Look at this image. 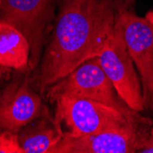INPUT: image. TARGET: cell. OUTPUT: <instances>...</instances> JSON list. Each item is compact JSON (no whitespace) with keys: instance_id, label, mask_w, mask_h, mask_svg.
<instances>
[{"instance_id":"obj_11","label":"cell","mask_w":153,"mask_h":153,"mask_svg":"<svg viewBox=\"0 0 153 153\" xmlns=\"http://www.w3.org/2000/svg\"><path fill=\"white\" fill-rule=\"evenodd\" d=\"M0 153H23L17 133L0 130Z\"/></svg>"},{"instance_id":"obj_5","label":"cell","mask_w":153,"mask_h":153,"mask_svg":"<svg viewBox=\"0 0 153 153\" xmlns=\"http://www.w3.org/2000/svg\"><path fill=\"white\" fill-rule=\"evenodd\" d=\"M57 0H0V22L19 30L29 41V68L34 70L40 62L46 35L55 20Z\"/></svg>"},{"instance_id":"obj_3","label":"cell","mask_w":153,"mask_h":153,"mask_svg":"<svg viewBox=\"0 0 153 153\" xmlns=\"http://www.w3.org/2000/svg\"><path fill=\"white\" fill-rule=\"evenodd\" d=\"M153 127L144 117L107 130L78 137L63 132L62 140L50 153H135L140 152Z\"/></svg>"},{"instance_id":"obj_10","label":"cell","mask_w":153,"mask_h":153,"mask_svg":"<svg viewBox=\"0 0 153 153\" xmlns=\"http://www.w3.org/2000/svg\"><path fill=\"white\" fill-rule=\"evenodd\" d=\"M30 46L15 27L0 22V67L23 71L29 68Z\"/></svg>"},{"instance_id":"obj_12","label":"cell","mask_w":153,"mask_h":153,"mask_svg":"<svg viewBox=\"0 0 153 153\" xmlns=\"http://www.w3.org/2000/svg\"><path fill=\"white\" fill-rule=\"evenodd\" d=\"M138 153H153V127L151 128L147 140Z\"/></svg>"},{"instance_id":"obj_4","label":"cell","mask_w":153,"mask_h":153,"mask_svg":"<svg viewBox=\"0 0 153 153\" xmlns=\"http://www.w3.org/2000/svg\"><path fill=\"white\" fill-rule=\"evenodd\" d=\"M51 101L56 105L54 119L61 126L64 124L68 128L64 132L74 137L99 133L145 117L130 118L112 106L77 97L61 95Z\"/></svg>"},{"instance_id":"obj_2","label":"cell","mask_w":153,"mask_h":153,"mask_svg":"<svg viewBox=\"0 0 153 153\" xmlns=\"http://www.w3.org/2000/svg\"><path fill=\"white\" fill-rule=\"evenodd\" d=\"M48 97L71 96L89 99L112 106L130 118H138L140 112L131 109L116 91L100 64L98 57L87 60L48 89Z\"/></svg>"},{"instance_id":"obj_13","label":"cell","mask_w":153,"mask_h":153,"mask_svg":"<svg viewBox=\"0 0 153 153\" xmlns=\"http://www.w3.org/2000/svg\"><path fill=\"white\" fill-rule=\"evenodd\" d=\"M145 18H146L149 22H150V24H151V25H152V27H153V9L149 10V11L146 14Z\"/></svg>"},{"instance_id":"obj_1","label":"cell","mask_w":153,"mask_h":153,"mask_svg":"<svg viewBox=\"0 0 153 153\" xmlns=\"http://www.w3.org/2000/svg\"><path fill=\"white\" fill-rule=\"evenodd\" d=\"M57 7L51 38L31 82L41 94L98 56L117 19V0H57Z\"/></svg>"},{"instance_id":"obj_8","label":"cell","mask_w":153,"mask_h":153,"mask_svg":"<svg viewBox=\"0 0 153 153\" xmlns=\"http://www.w3.org/2000/svg\"><path fill=\"white\" fill-rule=\"evenodd\" d=\"M19 74L0 94V130L18 133L26 125L48 112L31 86L27 70Z\"/></svg>"},{"instance_id":"obj_6","label":"cell","mask_w":153,"mask_h":153,"mask_svg":"<svg viewBox=\"0 0 153 153\" xmlns=\"http://www.w3.org/2000/svg\"><path fill=\"white\" fill-rule=\"evenodd\" d=\"M134 0H117V20L125 43L140 74L145 109L153 108V27L137 16L133 9Z\"/></svg>"},{"instance_id":"obj_7","label":"cell","mask_w":153,"mask_h":153,"mask_svg":"<svg viewBox=\"0 0 153 153\" xmlns=\"http://www.w3.org/2000/svg\"><path fill=\"white\" fill-rule=\"evenodd\" d=\"M97 57L120 98L137 112L144 111L145 102L140 78L125 43L117 19L113 32Z\"/></svg>"},{"instance_id":"obj_9","label":"cell","mask_w":153,"mask_h":153,"mask_svg":"<svg viewBox=\"0 0 153 153\" xmlns=\"http://www.w3.org/2000/svg\"><path fill=\"white\" fill-rule=\"evenodd\" d=\"M61 125L44 113L30 122L18 133V140L23 153H50L63 136Z\"/></svg>"}]
</instances>
